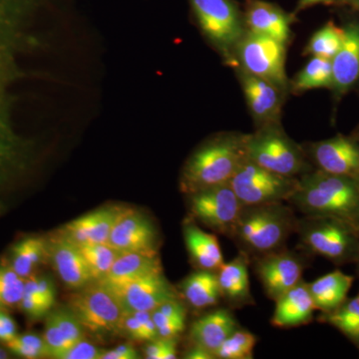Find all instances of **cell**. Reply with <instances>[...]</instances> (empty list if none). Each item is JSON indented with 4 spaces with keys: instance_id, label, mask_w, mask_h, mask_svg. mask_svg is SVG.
<instances>
[{
    "instance_id": "obj_14",
    "label": "cell",
    "mask_w": 359,
    "mask_h": 359,
    "mask_svg": "<svg viewBox=\"0 0 359 359\" xmlns=\"http://www.w3.org/2000/svg\"><path fill=\"white\" fill-rule=\"evenodd\" d=\"M304 149L316 169L359 182V142L355 139L337 135Z\"/></svg>"
},
{
    "instance_id": "obj_38",
    "label": "cell",
    "mask_w": 359,
    "mask_h": 359,
    "mask_svg": "<svg viewBox=\"0 0 359 359\" xmlns=\"http://www.w3.org/2000/svg\"><path fill=\"white\" fill-rule=\"evenodd\" d=\"M42 337H43L45 344H46L49 358L58 359L59 356L68 349L65 337H63L60 328L58 327L57 323H56L50 313L47 314L44 334Z\"/></svg>"
},
{
    "instance_id": "obj_16",
    "label": "cell",
    "mask_w": 359,
    "mask_h": 359,
    "mask_svg": "<svg viewBox=\"0 0 359 359\" xmlns=\"http://www.w3.org/2000/svg\"><path fill=\"white\" fill-rule=\"evenodd\" d=\"M159 238L158 229L143 212L122 208L108 245L120 252H159Z\"/></svg>"
},
{
    "instance_id": "obj_42",
    "label": "cell",
    "mask_w": 359,
    "mask_h": 359,
    "mask_svg": "<svg viewBox=\"0 0 359 359\" xmlns=\"http://www.w3.org/2000/svg\"><path fill=\"white\" fill-rule=\"evenodd\" d=\"M105 349L83 339L68 348L58 359H101Z\"/></svg>"
},
{
    "instance_id": "obj_40",
    "label": "cell",
    "mask_w": 359,
    "mask_h": 359,
    "mask_svg": "<svg viewBox=\"0 0 359 359\" xmlns=\"http://www.w3.org/2000/svg\"><path fill=\"white\" fill-rule=\"evenodd\" d=\"M18 308L30 320H39L47 316L53 306L39 295L25 292Z\"/></svg>"
},
{
    "instance_id": "obj_47",
    "label": "cell",
    "mask_w": 359,
    "mask_h": 359,
    "mask_svg": "<svg viewBox=\"0 0 359 359\" xmlns=\"http://www.w3.org/2000/svg\"><path fill=\"white\" fill-rule=\"evenodd\" d=\"M14 174H18L8 161L0 153V183L6 182Z\"/></svg>"
},
{
    "instance_id": "obj_12",
    "label": "cell",
    "mask_w": 359,
    "mask_h": 359,
    "mask_svg": "<svg viewBox=\"0 0 359 359\" xmlns=\"http://www.w3.org/2000/svg\"><path fill=\"white\" fill-rule=\"evenodd\" d=\"M309 255L299 250L283 249L250 259L255 273L263 285L264 294L276 302L302 280Z\"/></svg>"
},
{
    "instance_id": "obj_29",
    "label": "cell",
    "mask_w": 359,
    "mask_h": 359,
    "mask_svg": "<svg viewBox=\"0 0 359 359\" xmlns=\"http://www.w3.org/2000/svg\"><path fill=\"white\" fill-rule=\"evenodd\" d=\"M332 60L321 57H311L290 81V91L294 94L318 88H332Z\"/></svg>"
},
{
    "instance_id": "obj_18",
    "label": "cell",
    "mask_w": 359,
    "mask_h": 359,
    "mask_svg": "<svg viewBox=\"0 0 359 359\" xmlns=\"http://www.w3.org/2000/svg\"><path fill=\"white\" fill-rule=\"evenodd\" d=\"M244 13L247 30L285 45L289 43L294 14L287 13L282 7L264 0H249Z\"/></svg>"
},
{
    "instance_id": "obj_23",
    "label": "cell",
    "mask_w": 359,
    "mask_h": 359,
    "mask_svg": "<svg viewBox=\"0 0 359 359\" xmlns=\"http://www.w3.org/2000/svg\"><path fill=\"white\" fill-rule=\"evenodd\" d=\"M183 235L193 266L197 269L218 271L224 259L216 233L202 230L190 217L184 222Z\"/></svg>"
},
{
    "instance_id": "obj_46",
    "label": "cell",
    "mask_w": 359,
    "mask_h": 359,
    "mask_svg": "<svg viewBox=\"0 0 359 359\" xmlns=\"http://www.w3.org/2000/svg\"><path fill=\"white\" fill-rule=\"evenodd\" d=\"M184 358L187 359H216L214 354L209 353L204 348H201L199 346H191L190 348L184 355Z\"/></svg>"
},
{
    "instance_id": "obj_11",
    "label": "cell",
    "mask_w": 359,
    "mask_h": 359,
    "mask_svg": "<svg viewBox=\"0 0 359 359\" xmlns=\"http://www.w3.org/2000/svg\"><path fill=\"white\" fill-rule=\"evenodd\" d=\"M191 218L217 235L231 238L244 205L230 184L187 195Z\"/></svg>"
},
{
    "instance_id": "obj_15",
    "label": "cell",
    "mask_w": 359,
    "mask_h": 359,
    "mask_svg": "<svg viewBox=\"0 0 359 359\" xmlns=\"http://www.w3.org/2000/svg\"><path fill=\"white\" fill-rule=\"evenodd\" d=\"M233 69L242 86L248 108L257 128L280 123L287 92L263 78L250 74L238 66L233 67Z\"/></svg>"
},
{
    "instance_id": "obj_3",
    "label": "cell",
    "mask_w": 359,
    "mask_h": 359,
    "mask_svg": "<svg viewBox=\"0 0 359 359\" xmlns=\"http://www.w3.org/2000/svg\"><path fill=\"white\" fill-rule=\"evenodd\" d=\"M304 216L332 217L359 230V182L313 169L299 177V186L289 200Z\"/></svg>"
},
{
    "instance_id": "obj_1",
    "label": "cell",
    "mask_w": 359,
    "mask_h": 359,
    "mask_svg": "<svg viewBox=\"0 0 359 359\" xmlns=\"http://www.w3.org/2000/svg\"><path fill=\"white\" fill-rule=\"evenodd\" d=\"M101 50L81 0H0V153L18 173L34 149L16 124L21 86L96 102Z\"/></svg>"
},
{
    "instance_id": "obj_20",
    "label": "cell",
    "mask_w": 359,
    "mask_h": 359,
    "mask_svg": "<svg viewBox=\"0 0 359 359\" xmlns=\"http://www.w3.org/2000/svg\"><path fill=\"white\" fill-rule=\"evenodd\" d=\"M121 207H104L73 219L59 231L78 245L108 244L111 230Z\"/></svg>"
},
{
    "instance_id": "obj_26",
    "label": "cell",
    "mask_w": 359,
    "mask_h": 359,
    "mask_svg": "<svg viewBox=\"0 0 359 359\" xmlns=\"http://www.w3.org/2000/svg\"><path fill=\"white\" fill-rule=\"evenodd\" d=\"M180 297L195 311L218 306L222 302L217 271L197 269L180 283Z\"/></svg>"
},
{
    "instance_id": "obj_19",
    "label": "cell",
    "mask_w": 359,
    "mask_h": 359,
    "mask_svg": "<svg viewBox=\"0 0 359 359\" xmlns=\"http://www.w3.org/2000/svg\"><path fill=\"white\" fill-rule=\"evenodd\" d=\"M250 264L249 256L238 252L235 259L224 263L217 271L222 301L229 309H243L256 304L250 292Z\"/></svg>"
},
{
    "instance_id": "obj_48",
    "label": "cell",
    "mask_w": 359,
    "mask_h": 359,
    "mask_svg": "<svg viewBox=\"0 0 359 359\" xmlns=\"http://www.w3.org/2000/svg\"><path fill=\"white\" fill-rule=\"evenodd\" d=\"M334 0H299V4L297 6V13L299 11H304V9L309 8V7L316 6V4H330Z\"/></svg>"
},
{
    "instance_id": "obj_7",
    "label": "cell",
    "mask_w": 359,
    "mask_h": 359,
    "mask_svg": "<svg viewBox=\"0 0 359 359\" xmlns=\"http://www.w3.org/2000/svg\"><path fill=\"white\" fill-rule=\"evenodd\" d=\"M245 153L252 162L283 176L299 178L313 170L306 149L287 136L280 123L257 127L254 133L247 134Z\"/></svg>"
},
{
    "instance_id": "obj_39",
    "label": "cell",
    "mask_w": 359,
    "mask_h": 359,
    "mask_svg": "<svg viewBox=\"0 0 359 359\" xmlns=\"http://www.w3.org/2000/svg\"><path fill=\"white\" fill-rule=\"evenodd\" d=\"M144 355L147 359H175L178 358V339L158 337L149 341Z\"/></svg>"
},
{
    "instance_id": "obj_22",
    "label": "cell",
    "mask_w": 359,
    "mask_h": 359,
    "mask_svg": "<svg viewBox=\"0 0 359 359\" xmlns=\"http://www.w3.org/2000/svg\"><path fill=\"white\" fill-rule=\"evenodd\" d=\"M316 311L309 292V283L304 278L276 301L271 323L278 328H292L309 325Z\"/></svg>"
},
{
    "instance_id": "obj_5",
    "label": "cell",
    "mask_w": 359,
    "mask_h": 359,
    "mask_svg": "<svg viewBox=\"0 0 359 359\" xmlns=\"http://www.w3.org/2000/svg\"><path fill=\"white\" fill-rule=\"evenodd\" d=\"M297 249L309 257H323L335 266L356 263L359 256V230L332 217L297 218Z\"/></svg>"
},
{
    "instance_id": "obj_35",
    "label": "cell",
    "mask_w": 359,
    "mask_h": 359,
    "mask_svg": "<svg viewBox=\"0 0 359 359\" xmlns=\"http://www.w3.org/2000/svg\"><path fill=\"white\" fill-rule=\"evenodd\" d=\"M257 342L256 335L238 327L226 337L215 355L216 359H252Z\"/></svg>"
},
{
    "instance_id": "obj_28",
    "label": "cell",
    "mask_w": 359,
    "mask_h": 359,
    "mask_svg": "<svg viewBox=\"0 0 359 359\" xmlns=\"http://www.w3.org/2000/svg\"><path fill=\"white\" fill-rule=\"evenodd\" d=\"M47 259L46 238L30 236L13 245L9 263L18 276L28 278Z\"/></svg>"
},
{
    "instance_id": "obj_13",
    "label": "cell",
    "mask_w": 359,
    "mask_h": 359,
    "mask_svg": "<svg viewBox=\"0 0 359 359\" xmlns=\"http://www.w3.org/2000/svg\"><path fill=\"white\" fill-rule=\"evenodd\" d=\"M104 285L117 297L124 313L153 311L164 302L181 299L178 290L167 280L164 271L122 285Z\"/></svg>"
},
{
    "instance_id": "obj_10",
    "label": "cell",
    "mask_w": 359,
    "mask_h": 359,
    "mask_svg": "<svg viewBox=\"0 0 359 359\" xmlns=\"http://www.w3.org/2000/svg\"><path fill=\"white\" fill-rule=\"evenodd\" d=\"M244 205L289 202L299 186V178L273 173L245 158L230 181Z\"/></svg>"
},
{
    "instance_id": "obj_41",
    "label": "cell",
    "mask_w": 359,
    "mask_h": 359,
    "mask_svg": "<svg viewBox=\"0 0 359 359\" xmlns=\"http://www.w3.org/2000/svg\"><path fill=\"white\" fill-rule=\"evenodd\" d=\"M25 292L39 295L52 306L55 304L56 290L50 278H28L25 280Z\"/></svg>"
},
{
    "instance_id": "obj_27",
    "label": "cell",
    "mask_w": 359,
    "mask_h": 359,
    "mask_svg": "<svg viewBox=\"0 0 359 359\" xmlns=\"http://www.w3.org/2000/svg\"><path fill=\"white\" fill-rule=\"evenodd\" d=\"M353 282V276L335 269L309 283V292L316 311H320V313H328L339 309L346 301Z\"/></svg>"
},
{
    "instance_id": "obj_31",
    "label": "cell",
    "mask_w": 359,
    "mask_h": 359,
    "mask_svg": "<svg viewBox=\"0 0 359 359\" xmlns=\"http://www.w3.org/2000/svg\"><path fill=\"white\" fill-rule=\"evenodd\" d=\"M344 39V28L337 27L334 22H327L318 30L309 40L304 55L332 60L339 50Z\"/></svg>"
},
{
    "instance_id": "obj_37",
    "label": "cell",
    "mask_w": 359,
    "mask_h": 359,
    "mask_svg": "<svg viewBox=\"0 0 359 359\" xmlns=\"http://www.w3.org/2000/svg\"><path fill=\"white\" fill-rule=\"evenodd\" d=\"M58 327L60 328L63 337L66 340L68 348L74 346L77 342L85 339V332L81 323L77 320L76 316L73 314L69 309H59L56 311H50Z\"/></svg>"
},
{
    "instance_id": "obj_21",
    "label": "cell",
    "mask_w": 359,
    "mask_h": 359,
    "mask_svg": "<svg viewBox=\"0 0 359 359\" xmlns=\"http://www.w3.org/2000/svg\"><path fill=\"white\" fill-rule=\"evenodd\" d=\"M238 327L231 309H212L193 321L189 332V341L191 346H199L215 355L226 337Z\"/></svg>"
},
{
    "instance_id": "obj_50",
    "label": "cell",
    "mask_w": 359,
    "mask_h": 359,
    "mask_svg": "<svg viewBox=\"0 0 359 359\" xmlns=\"http://www.w3.org/2000/svg\"><path fill=\"white\" fill-rule=\"evenodd\" d=\"M7 358H8V355H7L6 351L0 347V359H4Z\"/></svg>"
},
{
    "instance_id": "obj_17",
    "label": "cell",
    "mask_w": 359,
    "mask_h": 359,
    "mask_svg": "<svg viewBox=\"0 0 359 359\" xmlns=\"http://www.w3.org/2000/svg\"><path fill=\"white\" fill-rule=\"evenodd\" d=\"M47 257L60 280L71 290L93 283L79 247L58 230L46 238Z\"/></svg>"
},
{
    "instance_id": "obj_25",
    "label": "cell",
    "mask_w": 359,
    "mask_h": 359,
    "mask_svg": "<svg viewBox=\"0 0 359 359\" xmlns=\"http://www.w3.org/2000/svg\"><path fill=\"white\" fill-rule=\"evenodd\" d=\"M162 271L159 252H122L116 259L109 273L98 282L108 285H122Z\"/></svg>"
},
{
    "instance_id": "obj_8",
    "label": "cell",
    "mask_w": 359,
    "mask_h": 359,
    "mask_svg": "<svg viewBox=\"0 0 359 359\" xmlns=\"http://www.w3.org/2000/svg\"><path fill=\"white\" fill-rule=\"evenodd\" d=\"M68 306L93 339L105 341L120 335L125 313L117 297L103 283L93 282L77 290L68 299Z\"/></svg>"
},
{
    "instance_id": "obj_32",
    "label": "cell",
    "mask_w": 359,
    "mask_h": 359,
    "mask_svg": "<svg viewBox=\"0 0 359 359\" xmlns=\"http://www.w3.org/2000/svg\"><path fill=\"white\" fill-rule=\"evenodd\" d=\"M94 282L103 280L122 254L108 244L78 245Z\"/></svg>"
},
{
    "instance_id": "obj_33",
    "label": "cell",
    "mask_w": 359,
    "mask_h": 359,
    "mask_svg": "<svg viewBox=\"0 0 359 359\" xmlns=\"http://www.w3.org/2000/svg\"><path fill=\"white\" fill-rule=\"evenodd\" d=\"M120 335L137 342H149L158 339L152 311L125 313L120 325Z\"/></svg>"
},
{
    "instance_id": "obj_2",
    "label": "cell",
    "mask_w": 359,
    "mask_h": 359,
    "mask_svg": "<svg viewBox=\"0 0 359 359\" xmlns=\"http://www.w3.org/2000/svg\"><path fill=\"white\" fill-rule=\"evenodd\" d=\"M247 134L222 132L205 139L189 156L180 175V189L185 195L230 184L247 158Z\"/></svg>"
},
{
    "instance_id": "obj_6",
    "label": "cell",
    "mask_w": 359,
    "mask_h": 359,
    "mask_svg": "<svg viewBox=\"0 0 359 359\" xmlns=\"http://www.w3.org/2000/svg\"><path fill=\"white\" fill-rule=\"evenodd\" d=\"M191 16L226 65L233 67V52L244 36L245 13L236 0H188Z\"/></svg>"
},
{
    "instance_id": "obj_36",
    "label": "cell",
    "mask_w": 359,
    "mask_h": 359,
    "mask_svg": "<svg viewBox=\"0 0 359 359\" xmlns=\"http://www.w3.org/2000/svg\"><path fill=\"white\" fill-rule=\"evenodd\" d=\"M7 348L15 355L27 359L48 358L43 337L34 334L16 335L6 342Z\"/></svg>"
},
{
    "instance_id": "obj_44",
    "label": "cell",
    "mask_w": 359,
    "mask_h": 359,
    "mask_svg": "<svg viewBox=\"0 0 359 359\" xmlns=\"http://www.w3.org/2000/svg\"><path fill=\"white\" fill-rule=\"evenodd\" d=\"M186 328V318H176L168 321L164 325L158 328V337L162 339H179Z\"/></svg>"
},
{
    "instance_id": "obj_34",
    "label": "cell",
    "mask_w": 359,
    "mask_h": 359,
    "mask_svg": "<svg viewBox=\"0 0 359 359\" xmlns=\"http://www.w3.org/2000/svg\"><path fill=\"white\" fill-rule=\"evenodd\" d=\"M25 280L15 273L9 262L0 259V309L11 311L20 306Z\"/></svg>"
},
{
    "instance_id": "obj_4",
    "label": "cell",
    "mask_w": 359,
    "mask_h": 359,
    "mask_svg": "<svg viewBox=\"0 0 359 359\" xmlns=\"http://www.w3.org/2000/svg\"><path fill=\"white\" fill-rule=\"evenodd\" d=\"M297 218L287 202L244 205L231 236L250 259L285 249Z\"/></svg>"
},
{
    "instance_id": "obj_24",
    "label": "cell",
    "mask_w": 359,
    "mask_h": 359,
    "mask_svg": "<svg viewBox=\"0 0 359 359\" xmlns=\"http://www.w3.org/2000/svg\"><path fill=\"white\" fill-rule=\"evenodd\" d=\"M332 86L337 93H344L359 79V25L351 23L344 28L339 50L332 59Z\"/></svg>"
},
{
    "instance_id": "obj_45",
    "label": "cell",
    "mask_w": 359,
    "mask_h": 359,
    "mask_svg": "<svg viewBox=\"0 0 359 359\" xmlns=\"http://www.w3.org/2000/svg\"><path fill=\"white\" fill-rule=\"evenodd\" d=\"M140 358L135 347L130 344H121L112 351H104L101 359H138Z\"/></svg>"
},
{
    "instance_id": "obj_51",
    "label": "cell",
    "mask_w": 359,
    "mask_h": 359,
    "mask_svg": "<svg viewBox=\"0 0 359 359\" xmlns=\"http://www.w3.org/2000/svg\"><path fill=\"white\" fill-rule=\"evenodd\" d=\"M356 264H358V278H359V256H358V261H356Z\"/></svg>"
},
{
    "instance_id": "obj_43",
    "label": "cell",
    "mask_w": 359,
    "mask_h": 359,
    "mask_svg": "<svg viewBox=\"0 0 359 359\" xmlns=\"http://www.w3.org/2000/svg\"><path fill=\"white\" fill-rule=\"evenodd\" d=\"M18 335V327L15 321L6 311L0 309V341H11Z\"/></svg>"
},
{
    "instance_id": "obj_49",
    "label": "cell",
    "mask_w": 359,
    "mask_h": 359,
    "mask_svg": "<svg viewBox=\"0 0 359 359\" xmlns=\"http://www.w3.org/2000/svg\"><path fill=\"white\" fill-rule=\"evenodd\" d=\"M344 1L348 2L349 4L359 9V0H344Z\"/></svg>"
},
{
    "instance_id": "obj_52",
    "label": "cell",
    "mask_w": 359,
    "mask_h": 359,
    "mask_svg": "<svg viewBox=\"0 0 359 359\" xmlns=\"http://www.w3.org/2000/svg\"><path fill=\"white\" fill-rule=\"evenodd\" d=\"M358 141L359 142V133H358Z\"/></svg>"
},
{
    "instance_id": "obj_9",
    "label": "cell",
    "mask_w": 359,
    "mask_h": 359,
    "mask_svg": "<svg viewBox=\"0 0 359 359\" xmlns=\"http://www.w3.org/2000/svg\"><path fill=\"white\" fill-rule=\"evenodd\" d=\"M287 46L271 37L247 30L236 46L231 68L238 66L289 93L290 80L285 72Z\"/></svg>"
},
{
    "instance_id": "obj_30",
    "label": "cell",
    "mask_w": 359,
    "mask_h": 359,
    "mask_svg": "<svg viewBox=\"0 0 359 359\" xmlns=\"http://www.w3.org/2000/svg\"><path fill=\"white\" fill-rule=\"evenodd\" d=\"M318 320L337 328L359 349V292L332 313H320Z\"/></svg>"
}]
</instances>
